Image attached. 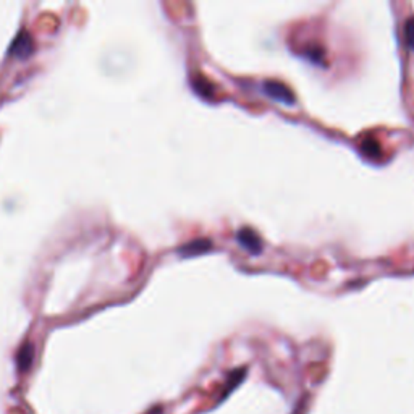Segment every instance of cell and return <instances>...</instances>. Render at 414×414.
I'll return each instance as SVG.
<instances>
[{
  "label": "cell",
  "mask_w": 414,
  "mask_h": 414,
  "mask_svg": "<svg viewBox=\"0 0 414 414\" xmlns=\"http://www.w3.org/2000/svg\"><path fill=\"white\" fill-rule=\"evenodd\" d=\"M264 93L267 94L269 97L276 99L278 102L287 103V106H290V103L295 102V96L293 93H291V89L285 86V84L280 83V81H273V80H267L263 84Z\"/></svg>",
  "instance_id": "6da1fadb"
},
{
  "label": "cell",
  "mask_w": 414,
  "mask_h": 414,
  "mask_svg": "<svg viewBox=\"0 0 414 414\" xmlns=\"http://www.w3.org/2000/svg\"><path fill=\"white\" fill-rule=\"evenodd\" d=\"M238 241H240V245L251 254H259L260 251H263V240H260L258 233L251 230V228H241V230L238 232Z\"/></svg>",
  "instance_id": "7a4b0ae2"
},
{
  "label": "cell",
  "mask_w": 414,
  "mask_h": 414,
  "mask_svg": "<svg viewBox=\"0 0 414 414\" xmlns=\"http://www.w3.org/2000/svg\"><path fill=\"white\" fill-rule=\"evenodd\" d=\"M210 249H212V241L207 240V238H197V240H193L186 243V245H183L178 249V253L182 254L183 258H190V256L204 254Z\"/></svg>",
  "instance_id": "3957f363"
},
{
  "label": "cell",
  "mask_w": 414,
  "mask_h": 414,
  "mask_svg": "<svg viewBox=\"0 0 414 414\" xmlns=\"http://www.w3.org/2000/svg\"><path fill=\"white\" fill-rule=\"evenodd\" d=\"M33 49V44H31V38L28 34H20L15 39V42L12 44L10 47V53L15 57H25L28 56Z\"/></svg>",
  "instance_id": "277c9868"
},
{
  "label": "cell",
  "mask_w": 414,
  "mask_h": 414,
  "mask_svg": "<svg viewBox=\"0 0 414 414\" xmlns=\"http://www.w3.org/2000/svg\"><path fill=\"white\" fill-rule=\"evenodd\" d=\"M404 31H406V44L408 47L414 51V16L409 18L406 21V26H404Z\"/></svg>",
  "instance_id": "5b68a950"
}]
</instances>
